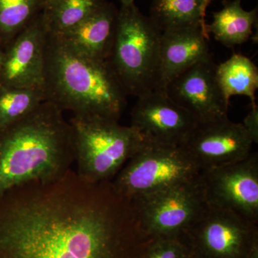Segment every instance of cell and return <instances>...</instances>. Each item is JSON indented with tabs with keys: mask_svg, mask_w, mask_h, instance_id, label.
<instances>
[{
	"mask_svg": "<svg viewBox=\"0 0 258 258\" xmlns=\"http://www.w3.org/2000/svg\"><path fill=\"white\" fill-rule=\"evenodd\" d=\"M152 240L112 181L73 168L0 198V258H142Z\"/></svg>",
	"mask_w": 258,
	"mask_h": 258,
	"instance_id": "6da1fadb",
	"label": "cell"
},
{
	"mask_svg": "<svg viewBox=\"0 0 258 258\" xmlns=\"http://www.w3.org/2000/svg\"><path fill=\"white\" fill-rule=\"evenodd\" d=\"M74 164L69 121L53 103L43 101L0 131V198L18 186L63 175Z\"/></svg>",
	"mask_w": 258,
	"mask_h": 258,
	"instance_id": "7a4b0ae2",
	"label": "cell"
},
{
	"mask_svg": "<svg viewBox=\"0 0 258 258\" xmlns=\"http://www.w3.org/2000/svg\"><path fill=\"white\" fill-rule=\"evenodd\" d=\"M45 100L62 111L119 120L126 92L108 60L74 52L47 32L45 46Z\"/></svg>",
	"mask_w": 258,
	"mask_h": 258,
	"instance_id": "3957f363",
	"label": "cell"
},
{
	"mask_svg": "<svg viewBox=\"0 0 258 258\" xmlns=\"http://www.w3.org/2000/svg\"><path fill=\"white\" fill-rule=\"evenodd\" d=\"M161 35L155 24L135 3L121 5L108 61L127 95L139 98L161 89Z\"/></svg>",
	"mask_w": 258,
	"mask_h": 258,
	"instance_id": "277c9868",
	"label": "cell"
},
{
	"mask_svg": "<svg viewBox=\"0 0 258 258\" xmlns=\"http://www.w3.org/2000/svg\"><path fill=\"white\" fill-rule=\"evenodd\" d=\"M69 121L75 170L90 182L112 181L144 142L134 127L120 124L118 120L73 114Z\"/></svg>",
	"mask_w": 258,
	"mask_h": 258,
	"instance_id": "5b68a950",
	"label": "cell"
},
{
	"mask_svg": "<svg viewBox=\"0 0 258 258\" xmlns=\"http://www.w3.org/2000/svg\"><path fill=\"white\" fill-rule=\"evenodd\" d=\"M200 171L181 147L144 141L112 183L121 196L132 200L189 181Z\"/></svg>",
	"mask_w": 258,
	"mask_h": 258,
	"instance_id": "8992f818",
	"label": "cell"
},
{
	"mask_svg": "<svg viewBox=\"0 0 258 258\" xmlns=\"http://www.w3.org/2000/svg\"><path fill=\"white\" fill-rule=\"evenodd\" d=\"M129 201L141 229L152 239L183 235L208 205L201 171L189 181Z\"/></svg>",
	"mask_w": 258,
	"mask_h": 258,
	"instance_id": "52a82bcc",
	"label": "cell"
},
{
	"mask_svg": "<svg viewBox=\"0 0 258 258\" xmlns=\"http://www.w3.org/2000/svg\"><path fill=\"white\" fill-rule=\"evenodd\" d=\"M184 236L200 258H258L257 224L209 204Z\"/></svg>",
	"mask_w": 258,
	"mask_h": 258,
	"instance_id": "ba28073f",
	"label": "cell"
},
{
	"mask_svg": "<svg viewBox=\"0 0 258 258\" xmlns=\"http://www.w3.org/2000/svg\"><path fill=\"white\" fill-rule=\"evenodd\" d=\"M208 204L258 222V156L201 171Z\"/></svg>",
	"mask_w": 258,
	"mask_h": 258,
	"instance_id": "9c48e42d",
	"label": "cell"
},
{
	"mask_svg": "<svg viewBox=\"0 0 258 258\" xmlns=\"http://www.w3.org/2000/svg\"><path fill=\"white\" fill-rule=\"evenodd\" d=\"M253 144L242 123L226 117L198 123L180 147L202 171L245 159Z\"/></svg>",
	"mask_w": 258,
	"mask_h": 258,
	"instance_id": "30bf717a",
	"label": "cell"
},
{
	"mask_svg": "<svg viewBox=\"0 0 258 258\" xmlns=\"http://www.w3.org/2000/svg\"><path fill=\"white\" fill-rule=\"evenodd\" d=\"M137 98L131 125L144 142L181 147L198 125L195 117L172 101L164 89Z\"/></svg>",
	"mask_w": 258,
	"mask_h": 258,
	"instance_id": "8fae6325",
	"label": "cell"
},
{
	"mask_svg": "<svg viewBox=\"0 0 258 258\" xmlns=\"http://www.w3.org/2000/svg\"><path fill=\"white\" fill-rule=\"evenodd\" d=\"M216 67L213 59L198 62L164 88L167 96L192 115L198 123L228 117L229 102L217 83Z\"/></svg>",
	"mask_w": 258,
	"mask_h": 258,
	"instance_id": "7c38bea8",
	"label": "cell"
},
{
	"mask_svg": "<svg viewBox=\"0 0 258 258\" xmlns=\"http://www.w3.org/2000/svg\"><path fill=\"white\" fill-rule=\"evenodd\" d=\"M47 36L40 13L3 50L0 86L43 88Z\"/></svg>",
	"mask_w": 258,
	"mask_h": 258,
	"instance_id": "4fadbf2b",
	"label": "cell"
},
{
	"mask_svg": "<svg viewBox=\"0 0 258 258\" xmlns=\"http://www.w3.org/2000/svg\"><path fill=\"white\" fill-rule=\"evenodd\" d=\"M209 35L203 27H190L161 32L160 88L198 62L212 59Z\"/></svg>",
	"mask_w": 258,
	"mask_h": 258,
	"instance_id": "5bb4252c",
	"label": "cell"
},
{
	"mask_svg": "<svg viewBox=\"0 0 258 258\" xmlns=\"http://www.w3.org/2000/svg\"><path fill=\"white\" fill-rule=\"evenodd\" d=\"M118 12L114 5L106 2L72 30L54 36L80 55L108 60L114 43Z\"/></svg>",
	"mask_w": 258,
	"mask_h": 258,
	"instance_id": "9a60e30c",
	"label": "cell"
},
{
	"mask_svg": "<svg viewBox=\"0 0 258 258\" xmlns=\"http://www.w3.org/2000/svg\"><path fill=\"white\" fill-rule=\"evenodd\" d=\"M242 0H225L222 8L212 13L211 24H207L208 35L225 45L232 47L242 45L252 35V28L257 23V9L245 10Z\"/></svg>",
	"mask_w": 258,
	"mask_h": 258,
	"instance_id": "2e32d148",
	"label": "cell"
},
{
	"mask_svg": "<svg viewBox=\"0 0 258 258\" xmlns=\"http://www.w3.org/2000/svg\"><path fill=\"white\" fill-rule=\"evenodd\" d=\"M212 0H152L149 18L161 32L175 29H206L207 8Z\"/></svg>",
	"mask_w": 258,
	"mask_h": 258,
	"instance_id": "e0dca14e",
	"label": "cell"
},
{
	"mask_svg": "<svg viewBox=\"0 0 258 258\" xmlns=\"http://www.w3.org/2000/svg\"><path fill=\"white\" fill-rule=\"evenodd\" d=\"M216 78L222 94L227 101L234 96H244L256 103L258 88V69L249 57L233 54L230 58L217 64Z\"/></svg>",
	"mask_w": 258,
	"mask_h": 258,
	"instance_id": "ac0fdd59",
	"label": "cell"
},
{
	"mask_svg": "<svg viewBox=\"0 0 258 258\" xmlns=\"http://www.w3.org/2000/svg\"><path fill=\"white\" fill-rule=\"evenodd\" d=\"M106 0H50L41 12L49 34L60 35L72 30L92 14Z\"/></svg>",
	"mask_w": 258,
	"mask_h": 258,
	"instance_id": "d6986e66",
	"label": "cell"
},
{
	"mask_svg": "<svg viewBox=\"0 0 258 258\" xmlns=\"http://www.w3.org/2000/svg\"><path fill=\"white\" fill-rule=\"evenodd\" d=\"M43 8L42 0H0V47H5Z\"/></svg>",
	"mask_w": 258,
	"mask_h": 258,
	"instance_id": "ffe728a7",
	"label": "cell"
},
{
	"mask_svg": "<svg viewBox=\"0 0 258 258\" xmlns=\"http://www.w3.org/2000/svg\"><path fill=\"white\" fill-rule=\"evenodd\" d=\"M45 101L43 88L0 86V131L21 120Z\"/></svg>",
	"mask_w": 258,
	"mask_h": 258,
	"instance_id": "44dd1931",
	"label": "cell"
},
{
	"mask_svg": "<svg viewBox=\"0 0 258 258\" xmlns=\"http://www.w3.org/2000/svg\"><path fill=\"white\" fill-rule=\"evenodd\" d=\"M190 252L183 234L175 237L154 239L142 258H186Z\"/></svg>",
	"mask_w": 258,
	"mask_h": 258,
	"instance_id": "7402d4cb",
	"label": "cell"
},
{
	"mask_svg": "<svg viewBox=\"0 0 258 258\" xmlns=\"http://www.w3.org/2000/svg\"><path fill=\"white\" fill-rule=\"evenodd\" d=\"M250 111L244 118L243 125L254 144L258 143V107L257 103L250 104Z\"/></svg>",
	"mask_w": 258,
	"mask_h": 258,
	"instance_id": "603a6c76",
	"label": "cell"
},
{
	"mask_svg": "<svg viewBox=\"0 0 258 258\" xmlns=\"http://www.w3.org/2000/svg\"><path fill=\"white\" fill-rule=\"evenodd\" d=\"M121 5H129L134 4L135 0H118Z\"/></svg>",
	"mask_w": 258,
	"mask_h": 258,
	"instance_id": "cb8c5ba5",
	"label": "cell"
},
{
	"mask_svg": "<svg viewBox=\"0 0 258 258\" xmlns=\"http://www.w3.org/2000/svg\"><path fill=\"white\" fill-rule=\"evenodd\" d=\"M186 258H200L198 257V256L195 255V254H194L193 253H191V252H190V253L189 255L187 256Z\"/></svg>",
	"mask_w": 258,
	"mask_h": 258,
	"instance_id": "d4e9b609",
	"label": "cell"
},
{
	"mask_svg": "<svg viewBox=\"0 0 258 258\" xmlns=\"http://www.w3.org/2000/svg\"><path fill=\"white\" fill-rule=\"evenodd\" d=\"M3 49H2L1 47H0V58H2V57H3Z\"/></svg>",
	"mask_w": 258,
	"mask_h": 258,
	"instance_id": "484cf974",
	"label": "cell"
},
{
	"mask_svg": "<svg viewBox=\"0 0 258 258\" xmlns=\"http://www.w3.org/2000/svg\"><path fill=\"white\" fill-rule=\"evenodd\" d=\"M43 1V6L45 4H46L47 3H48L49 1H50V0H42Z\"/></svg>",
	"mask_w": 258,
	"mask_h": 258,
	"instance_id": "4316f807",
	"label": "cell"
},
{
	"mask_svg": "<svg viewBox=\"0 0 258 258\" xmlns=\"http://www.w3.org/2000/svg\"><path fill=\"white\" fill-rule=\"evenodd\" d=\"M1 61H2V58H0V68H1Z\"/></svg>",
	"mask_w": 258,
	"mask_h": 258,
	"instance_id": "83f0119b",
	"label": "cell"
}]
</instances>
